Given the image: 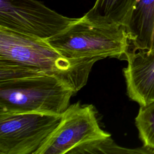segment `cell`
Listing matches in <instances>:
<instances>
[{"mask_svg": "<svg viewBox=\"0 0 154 154\" xmlns=\"http://www.w3.org/2000/svg\"><path fill=\"white\" fill-rule=\"evenodd\" d=\"M0 81V113L42 112L61 115L75 92L58 78L17 64Z\"/></svg>", "mask_w": 154, "mask_h": 154, "instance_id": "obj_1", "label": "cell"}, {"mask_svg": "<svg viewBox=\"0 0 154 154\" xmlns=\"http://www.w3.org/2000/svg\"><path fill=\"white\" fill-rule=\"evenodd\" d=\"M0 60L54 76L76 93L86 85L93 64L99 59L68 58L45 40L0 27Z\"/></svg>", "mask_w": 154, "mask_h": 154, "instance_id": "obj_2", "label": "cell"}, {"mask_svg": "<svg viewBox=\"0 0 154 154\" xmlns=\"http://www.w3.org/2000/svg\"><path fill=\"white\" fill-rule=\"evenodd\" d=\"M70 58L126 59L130 41L125 27L85 14L55 35L45 40Z\"/></svg>", "mask_w": 154, "mask_h": 154, "instance_id": "obj_3", "label": "cell"}, {"mask_svg": "<svg viewBox=\"0 0 154 154\" xmlns=\"http://www.w3.org/2000/svg\"><path fill=\"white\" fill-rule=\"evenodd\" d=\"M61 118L42 112L0 113V154H35Z\"/></svg>", "mask_w": 154, "mask_h": 154, "instance_id": "obj_4", "label": "cell"}, {"mask_svg": "<svg viewBox=\"0 0 154 154\" xmlns=\"http://www.w3.org/2000/svg\"><path fill=\"white\" fill-rule=\"evenodd\" d=\"M76 19L63 16L37 0H0V27L22 34L46 40Z\"/></svg>", "mask_w": 154, "mask_h": 154, "instance_id": "obj_5", "label": "cell"}, {"mask_svg": "<svg viewBox=\"0 0 154 154\" xmlns=\"http://www.w3.org/2000/svg\"><path fill=\"white\" fill-rule=\"evenodd\" d=\"M109 137L100 127L93 105L78 102L61 114L59 124L35 154H70L81 145Z\"/></svg>", "mask_w": 154, "mask_h": 154, "instance_id": "obj_6", "label": "cell"}, {"mask_svg": "<svg viewBox=\"0 0 154 154\" xmlns=\"http://www.w3.org/2000/svg\"><path fill=\"white\" fill-rule=\"evenodd\" d=\"M123 70L127 94L140 106L154 102V48L129 50Z\"/></svg>", "mask_w": 154, "mask_h": 154, "instance_id": "obj_7", "label": "cell"}, {"mask_svg": "<svg viewBox=\"0 0 154 154\" xmlns=\"http://www.w3.org/2000/svg\"><path fill=\"white\" fill-rule=\"evenodd\" d=\"M125 27L132 50L154 48V0H138Z\"/></svg>", "mask_w": 154, "mask_h": 154, "instance_id": "obj_8", "label": "cell"}, {"mask_svg": "<svg viewBox=\"0 0 154 154\" xmlns=\"http://www.w3.org/2000/svg\"><path fill=\"white\" fill-rule=\"evenodd\" d=\"M138 0H96L89 17L125 26Z\"/></svg>", "mask_w": 154, "mask_h": 154, "instance_id": "obj_9", "label": "cell"}, {"mask_svg": "<svg viewBox=\"0 0 154 154\" xmlns=\"http://www.w3.org/2000/svg\"><path fill=\"white\" fill-rule=\"evenodd\" d=\"M76 153H144L153 154L154 150L144 146L137 149H127L118 146L111 137L90 141L81 145L70 154Z\"/></svg>", "mask_w": 154, "mask_h": 154, "instance_id": "obj_10", "label": "cell"}, {"mask_svg": "<svg viewBox=\"0 0 154 154\" xmlns=\"http://www.w3.org/2000/svg\"><path fill=\"white\" fill-rule=\"evenodd\" d=\"M135 123L143 146L154 150V102L140 106Z\"/></svg>", "mask_w": 154, "mask_h": 154, "instance_id": "obj_11", "label": "cell"}]
</instances>
